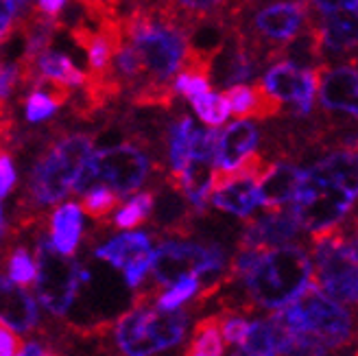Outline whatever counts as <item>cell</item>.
<instances>
[{"label": "cell", "mask_w": 358, "mask_h": 356, "mask_svg": "<svg viewBox=\"0 0 358 356\" xmlns=\"http://www.w3.org/2000/svg\"><path fill=\"white\" fill-rule=\"evenodd\" d=\"M275 317L293 332V354H330L358 339L352 311L315 280L293 301L275 311Z\"/></svg>", "instance_id": "1"}, {"label": "cell", "mask_w": 358, "mask_h": 356, "mask_svg": "<svg viewBox=\"0 0 358 356\" xmlns=\"http://www.w3.org/2000/svg\"><path fill=\"white\" fill-rule=\"evenodd\" d=\"M122 38L140 57L145 73V83L140 87L173 85L171 81L188 64L192 52L184 24L173 13L136 11L129 20H124Z\"/></svg>", "instance_id": "2"}, {"label": "cell", "mask_w": 358, "mask_h": 356, "mask_svg": "<svg viewBox=\"0 0 358 356\" xmlns=\"http://www.w3.org/2000/svg\"><path fill=\"white\" fill-rule=\"evenodd\" d=\"M236 280L243 282L249 306L280 311L315 280L313 256L297 243L258 249L249 269Z\"/></svg>", "instance_id": "3"}, {"label": "cell", "mask_w": 358, "mask_h": 356, "mask_svg": "<svg viewBox=\"0 0 358 356\" xmlns=\"http://www.w3.org/2000/svg\"><path fill=\"white\" fill-rule=\"evenodd\" d=\"M358 199L317 162L303 171L299 188L293 197L291 212L308 234H324L338 227Z\"/></svg>", "instance_id": "4"}, {"label": "cell", "mask_w": 358, "mask_h": 356, "mask_svg": "<svg viewBox=\"0 0 358 356\" xmlns=\"http://www.w3.org/2000/svg\"><path fill=\"white\" fill-rule=\"evenodd\" d=\"M188 317L182 311H162L149 306L142 295L129 313H124L116 324V343L122 354L149 356L159 350L175 348L184 341Z\"/></svg>", "instance_id": "5"}, {"label": "cell", "mask_w": 358, "mask_h": 356, "mask_svg": "<svg viewBox=\"0 0 358 356\" xmlns=\"http://www.w3.org/2000/svg\"><path fill=\"white\" fill-rule=\"evenodd\" d=\"M90 153H92V138L85 134H73L52 142L33 169L29 182L31 201L40 208L62 201L75 188Z\"/></svg>", "instance_id": "6"}, {"label": "cell", "mask_w": 358, "mask_h": 356, "mask_svg": "<svg viewBox=\"0 0 358 356\" xmlns=\"http://www.w3.org/2000/svg\"><path fill=\"white\" fill-rule=\"evenodd\" d=\"M313 22L310 0H268L249 15L243 38L262 64L280 59L282 50Z\"/></svg>", "instance_id": "7"}, {"label": "cell", "mask_w": 358, "mask_h": 356, "mask_svg": "<svg viewBox=\"0 0 358 356\" xmlns=\"http://www.w3.org/2000/svg\"><path fill=\"white\" fill-rule=\"evenodd\" d=\"M151 173V157L136 145L122 142L87 155L73 192L83 194L92 186H107L116 194L136 192Z\"/></svg>", "instance_id": "8"}, {"label": "cell", "mask_w": 358, "mask_h": 356, "mask_svg": "<svg viewBox=\"0 0 358 356\" xmlns=\"http://www.w3.org/2000/svg\"><path fill=\"white\" fill-rule=\"evenodd\" d=\"M35 256H38V278L33 282L35 295L50 315L64 317L75 304L81 287L90 280V271L70 260V256L57 252L50 238H40Z\"/></svg>", "instance_id": "9"}, {"label": "cell", "mask_w": 358, "mask_h": 356, "mask_svg": "<svg viewBox=\"0 0 358 356\" xmlns=\"http://www.w3.org/2000/svg\"><path fill=\"white\" fill-rule=\"evenodd\" d=\"M227 269V256L221 245H203L192 241H166L153 252L151 273L157 284L171 287L186 276L212 278L221 287L219 276Z\"/></svg>", "instance_id": "10"}, {"label": "cell", "mask_w": 358, "mask_h": 356, "mask_svg": "<svg viewBox=\"0 0 358 356\" xmlns=\"http://www.w3.org/2000/svg\"><path fill=\"white\" fill-rule=\"evenodd\" d=\"M260 85L282 105H293L295 116H308L317 97L319 75L317 68H301L289 59H282L266 68Z\"/></svg>", "instance_id": "11"}, {"label": "cell", "mask_w": 358, "mask_h": 356, "mask_svg": "<svg viewBox=\"0 0 358 356\" xmlns=\"http://www.w3.org/2000/svg\"><path fill=\"white\" fill-rule=\"evenodd\" d=\"M153 252L151 236L145 232H124L112 241H107L96 249V256L112 266L122 271L124 282L131 289L140 287L145 282L147 273H151L153 264Z\"/></svg>", "instance_id": "12"}, {"label": "cell", "mask_w": 358, "mask_h": 356, "mask_svg": "<svg viewBox=\"0 0 358 356\" xmlns=\"http://www.w3.org/2000/svg\"><path fill=\"white\" fill-rule=\"evenodd\" d=\"M319 103L326 112H341L358 120V64L319 66Z\"/></svg>", "instance_id": "13"}, {"label": "cell", "mask_w": 358, "mask_h": 356, "mask_svg": "<svg viewBox=\"0 0 358 356\" xmlns=\"http://www.w3.org/2000/svg\"><path fill=\"white\" fill-rule=\"evenodd\" d=\"M301 234V225L293 217L291 210H266V215L260 219H252L241 234L238 247H256V249H268L295 243Z\"/></svg>", "instance_id": "14"}, {"label": "cell", "mask_w": 358, "mask_h": 356, "mask_svg": "<svg viewBox=\"0 0 358 356\" xmlns=\"http://www.w3.org/2000/svg\"><path fill=\"white\" fill-rule=\"evenodd\" d=\"M324 55H350L358 50V5L321 13L317 22Z\"/></svg>", "instance_id": "15"}, {"label": "cell", "mask_w": 358, "mask_h": 356, "mask_svg": "<svg viewBox=\"0 0 358 356\" xmlns=\"http://www.w3.org/2000/svg\"><path fill=\"white\" fill-rule=\"evenodd\" d=\"M260 142V129L249 118H238L219 134L214 169H236L245 159L256 153Z\"/></svg>", "instance_id": "16"}, {"label": "cell", "mask_w": 358, "mask_h": 356, "mask_svg": "<svg viewBox=\"0 0 358 356\" xmlns=\"http://www.w3.org/2000/svg\"><path fill=\"white\" fill-rule=\"evenodd\" d=\"M40 322V311L31 293L22 284L7 276H0V324L9 326L13 332H31Z\"/></svg>", "instance_id": "17"}, {"label": "cell", "mask_w": 358, "mask_h": 356, "mask_svg": "<svg viewBox=\"0 0 358 356\" xmlns=\"http://www.w3.org/2000/svg\"><path fill=\"white\" fill-rule=\"evenodd\" d=\"M301 177L303 171L297 164L289 162V159L271 162L258 180L260 206L266 210H278L284 208L286 204H291L299 188Z\"/></svg>", "instance_id": "18"}, {"label": "cell", "mask_w": 358, "mask_h": 356, "mask_svg": "<svg viewBox=\"0 0 358 356\" xmlns=\"http://www.w3.org/2000/svg\"><path fill=\"white\" fill-rule=\"evenodd\" d=\"M238 350L241 354H252V356L293 354L295 339L293 332L275 315H271L268 319H256V322L249 324V330Z\"/></svg>", "instance_id": "19"}, {"label": "cell", "mask_w": 358, "mask_h": 356, "mask_svg": "<svg viewBox=\"0 0 358 356\" xmlns=\"http://www.w3.org/2000/svg\"><path fill=\"white\" fill-rule=\"evenodd\" d=\"M83 234V210L77 204H64L50 215V243L52 247L70 256L77 252Z\"/></svg>", "instance_id": "20"}, {"label": "cell", "mask_w": 358, "mask_h": 356, "mask_svg": "<svg viewBox=\"0 0 358 356\" xmlns=\"http://www.w3.org/2000/svg\"><path fill=\"white\" fill-rule=\"evenodd\" d=\"M38 77L62 83V85H68L70 90L87 83V73L79 70L75 66V62L70 59L68 55H64V52L50 50V48H46L42 55L35 59V64L31 68V81H35Z\"/></svg>", "instance_id": "21"}, {"label": "cell", "mask_w": 358, "mask_h": 356, "mask_svg": "<svg viewBox=\"0 0 358 356\" xmlns=\"http://www.w3.org/2000/svg\"><path fill=\"white\" fill-rule=\"evenodd\" d=\"M225 352V339L221 332V317H206L194 326V334L186 348V354L219 356Z\"/></svg>", "instance_id": "22"}, {"label": "cell", "mask_w": 358, "mask_h": 356, "mask_svg": "<svg viewBox=\"0 0 358 356\" xmlns=\"http://www.w3.org/2000/svg\"><path fill=\"white\" fill-rule=\"evenodd\" d=\"M194 127H196V124L188 116H179L171 124V131H169V162H171V173L182 171L188 164Z\"/></svg>", "instance_id": "23"}, {"label": "cell", "mask_w": 358, "mask_h": 356, "mask_svg": "<svg viewBox=\"0 0 358 356\" xmlns=\"http://www.w3.org/2000/svg\"><path fill=\"white\" fill-rule=\"evenodd\" d=\"M192 20H212V17L236 13L245 3L243 0H173Z\"/></svg>", "instance_id": "24"}, {"label": "cell", "mask_w": 358, "mask_h": 356, "mask_svg": "<svg viewBox=\"0 0 358 356\" xmlns=\"http://www.w3.org/2000/svg\"><path fill=\"white\" fill-rule=\"evenodd\" d=\"M188 101L194 108L196 116H199L208 124V127H221V124H225V120L231 114L227 99L223 94H214L212 90H208L203 94H196V97H192Z\"/></svg>", "instance_id": "25"}, {"label": "cell", "mask_w": 358, "mask_h": 356, "mask_svg": "<svg viewBox=\"0 0 358 356\" xmlns=\"http://www.w3.org/2000/svg\"><path fill=\"white\" fill-rule=\"evenodd\" d=\"M153 206H155V199H153L151 192H136L134 197L118 210V215L114 219L116 227L118 229H136V227H140L151 217Z\"/></svg>", "instance_id": "26"}, {"label": "cell", "mask_w": 358, "mask_h": 356, "mask_svg": "<svg viewBox=\"0 0 358 356\" xmlns=\"http://www.w3.org/2000/svg\"><path fill=\"white\" fill-rule=\"evenodd\" d=\"M118 197L120 194H116L107 186H92L90 190L83 192L81 210H83V215L92 217V219H105L118 206Z\"/></svg>", "instance_id": "27"}, {"label": "cell", "mask_w": 358, "mask_h": 356, "mask_svg": "<svg viewBox=\"0 0 358 356\" xmlns=\"http://www.w3.org/2000/svg\"><path fill=\"white\" fill-rule=\"evenodd\" d=\"M199 291V278L196 276H186L182 280H177L171 284L169 291L157 297V308L162 311H175L179 306H184L188 299H192Z\"/></svg>", "instance_id": "28"}, {"label": "cell", "mask_w": 358, "mask_h": 356, "mask_svg": "<svg viewBox=\"0 0 358 356\" xmlns=\"http://www.w3.org/2000/svg\"><path fill=\"white\" fill-rule=\"evenodd\" d=\"M59 108H62V105L52 99L50 92L42 90V87H35V90L24 101V112H27V118L31 122H40V120L50 118Z\"/></svg>", "instance_id": "29"}, {"label": "cell", "mask_w": 358, "mask_h": 356, "mask_svg": "<svg viewBox=\"0 0 358 356\" xmlns=\"http://www.w3.org/2000/svg\"><path fill=\"white\" fill-rule=\"evenodd\" d=\"M9 278L17 284H33L38 278V262L31 258L24 247H17L9 258Z\"/></svg>", "instance_id": "30"}, {"label": "cell", "mask_w": 358, "mask_h": 356, "mask_svg": "<svg viewBox=\"0 0 358 356\" xmlns=\"http://www.w3.org/2000/svg\"><path fill=\"white\" fill-rule=\"evenodd\" d=\"M22 81V70L20 64H9V62H0V116H3V108L7 101L11 99L15 85Z\"/></svg>", "instance_id": "31"}, {"label": "cell", "mask_w": 358, "mask_h": 356, "mask_svg": "<svg viewBox=\"0 0 358 356\" xmlns=\"http://www.w3.org/2000/svg\"><path fill=\"white\" fill-rule=\"evenodd\" d=\"M249 330V322L241 315H227L221 317V332H223V339L225 346H234L238 348L245 339V334Z\"/></svg>", "instance_id": "32"}, {"label": "cell", "mask_w": 358, "mask_h": 356, "mask_svg": "<svg viewBox=\"0 0 358 356\" xmlns=\"http://www.w3.org/2000/svg\"><path fill=\"white\" fill-rule=\"evenodd\" d=\"M15 182H17L15 166L11 162V157L3 151L0 153V199L7 197V194L13 190Z\"/></svg>", "instance_id": "33"}, {"label": "cell", "mask_w": 358, "mask_h": 356, "mask_svg": "<svg viewBox=\"0 0 358 356\" xmlns=\"http://www.w3.org/2000/svg\"><path fill=\"white\" fill-rule=\"evenodd\" d=\"M15 15H17V7L13 0H0V44H3L9 38V33L13 31Z\"/></svg>", "instance_id": "34"}, {"label": "cell", "mask_w": 358, "mask_h": 356, "mask_svg": "<svg viewBox=\"0 0 358 356\" xmlns=\"http://www.w3.org/2000/svg\"><path fill=\"white\" fill-rule=\"evenodd\" d=\"M22 348H24V341L20 336H15L9 326L0 324V356L22 354Z\"/></svg>", "instance_id": "35"}, {"label": "cell", "mask_w": 358, "mask_h": 356, "mask_svg": "<svg viewBox=\"0 0 358 356\" xmlns=\"http://www.w3.org/2000/svg\"><path fill=\"white\" fill-rule=\"evenodd\" d=\"M338 229H341V234L345 236V241H348V245L352 249L354 258L358 260V212H354L348 225H343V223L338 225Z\"/></svg>", "instance_id": "36"}, {"label": "cell", "mask_w": 358, "mask_h": 356, "mask_svg": "<svg viewBox=\"0 0 358 356\" xmlns=\"http://www.w3.org/2000/svg\"><path fill=\"white\" fill-rule=\"evenodd\" d=\"M313 9H317L319 13L324 11H332V9H343V7H356L358 0H310Z\"/></svg>", "instance_id": "37"}, {"label": "cell", "mask_w": 358, "mask_h": 356, "mask_svg": "<svg viewBox=\"0 0 358 356\" xmlns=\"http://www.w3.org/2000/svg\"><path fill=\"white\" fill-rule=\"evenodd\" d=\"M68 0H38V11L52 17V20H57V15L66 9Z\"/></svg>", "instance_id": "38"}, {"label": "cell", "mask_w": 358, "mask_h": 356, "mask_svg": "<svg viewBox=\"0 0 358 356\" xmlns=\"http://www.w3.org/2000/svg\"><path fill=\"white\" fill-rule=\"evenodd\" d=\"M345 304H358V271L354 273L352 282H350V287L345 291Z\"/></svg>", "instance_id": "39"}, {"label": "cell", "mask_w": 358, "mask_h": 356, "mask_svg": "<svg viewBox=\"0 0 358 356\" xmlns=\"http://www.w3.org/2000/svg\"><path fill=\"white\" fill-rule=\"evenodd\" d=\"M22 354H31V356H44V354H52L48 348H44V346H40V343H24V348H22Z\"/></svg>", "instance_id": "40"}, {"label": "cell", "mask_w": 358, "mask_h": 356, "mask_svg": "<svg viewBox=\"0 0 358 356\" xmlns=\"http://www.w3.org/2000/svg\"><path fill=\"white\" fill-rule=\"evenodd\" d=\"M5 232V221H3V208H0V236Z\"/></svg>", "instance_id": "41"}]
</instances>
